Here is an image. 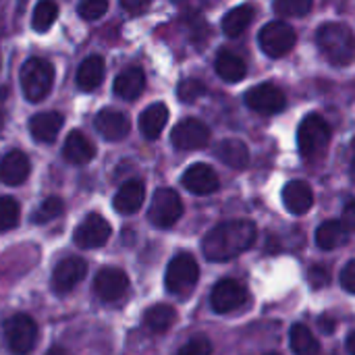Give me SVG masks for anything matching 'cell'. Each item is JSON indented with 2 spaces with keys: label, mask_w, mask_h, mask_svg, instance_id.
Instances as JSON below:
<instances>
[{
  "label": "cell",
  "mask_w": 355,
  "mask_h": 355,
  "mask_svg": "<svg viewBox=\"0 0 355 355\" xmlns=\"http://www.w3.org/2000/svg\"><path fill=\"white\" fill-rule=\"evenodd\" d=\"M308 281L314 289H322V287H329L331 283V270L327 264H314L310 270H308Z\"/></svg>",
  "instance_id": "8d00e7d4"
},
{
  "label": "cell",
  "mask_w": 355,
  "mask_h": 355,
  "mask_svg": "<svg viewBox=\"0 0 355 355\" xmlns=\"http://www.w3.org/2000/svg\"><path fill=\"white\" fill-rule=\"evenodd\" d=\"M31 173L29 158L21 150H10L0 160V181L4 185H23Z\"/></svg>",
  "instance_id": "e0dca14e"
},
{
  "label": "cell",
  "mask_w": 355,
  "mask_h": 355,
  "mask_svg": "<svg viewBox=\"0 0 355 355\" xmlns=\"http://www.w3.org/2000/svg\"><path fill=\"white\" fill-rule=\"evenodd\" d=\"M318 48L337 67H347L355 60V33L343 23H324L316 33Z\"/></svg>",
  "instance_id": "7a4b0ae2"
},
{
  "label": "cell",
  "mask_w": 355,
  "mask_h": 355,
  "mask_svg": "<svg viewBox=\"0 0 355 355\" xmlns=\"http://www.w3.org/2000/svg\"><path fill=\"white\" fill-rule=\"evenodd\" d=\"M79 15L87 21H94V19H100L106 10H108V2L106 0H85L79 4Z\"/></svg>",
  "instance_id": "d590c367"
},
{
  "label": "cell",
  "mask_w": 355,
  "mask_h": 355,
  "mask_svg": "<svg viewBox=\"0 0 355 355\" xmlns=\"http://www.w3.org/2000/svg\"><path fill=\"white\" fill-rule=\"evenodd\" d=\"M248 302V289L235 279H223L214 285L210 293V304L218 314H229L239 310Z\"/></svg>",
  "instance_id": "30bf717a"
},
{
  "label": "cell",
  "mask_w": 355,
  "mask_h": 355,
  "mask_svg": "<svg viewBox=\"0 0 355 355\" xmlns=\"http://www.w3.org/2000/svg\"><path fill=\"white\" fill-rule=\"evenodd\" d=\"M331 144V125L316 112L308 114L297 129V146L304 158H318Z\"/></svg>",
  "instance_id": "277c9868"
},
{
  "label": "cell",
  "mask_w": 355,
  "mask_h": 355,
  "mask_svg": "<svg viewBox=\"0 0 355 355\" xmlns=\"http://www.w3.org/2000/svg\"><path fill=\"white\" fill-rule=\"evenodd\" d=\"M347 229L339 220H327L316 231V245L324 252L337 250L347 243Z\"/></svg>",
  "instance_id": "484cf974"
},
{
  "label": "cell",
  "mask_w": 355,
  "mask_h": 355,
  "mask_svg": "<svg viewBox=\"0 0 355 355\" xmlns=\"http://www.w3.org/2000/svg\"><path fill=\"white\" fill-rule=\"evenodd\" d=\"M4 339L12 355H27L37 341V324L27 314L10 316L4 322Z\"/></svg>",
  "instance_id": "8992f818"
},
{
  "label": "cell",
  "mask_w": 355,
  "mask_h": 355,
  "mask_svg": "<svg viewBox=\"0 0 355 355\" xmlns=\"http://www.w3.org/2000/svg\"><path fill=\"white\" fill-rule=\"evenodd\" d=\"M62 210H64V204H62L60 198H46V200L37 206V210L33 212L31 220H33L35 225H46L48 220L58 218V216L62 214Z\"/></svg>",
  "instance_id": "d6a6232c"
},
{
  "label": "cell",
  "mask_w": 355,
  "mask_h": 355,
  "mask_svg": "<svg viewBox=\"0 0 355 355\" xmlns=\"http://www.w3.org/2000/svg\"><path fill=\"white\" fill-rule=\"evenodd\" d=\"M144 89H146V75L139 67H129L123 73H119L112 85L114 96H119L121 100H135L144 94Z\"/></svg>",
  "instance_id": "44dd1931"
},
{
  "label": "cell",
  "mask_w": 355,
  "mask_h": 355,
  "mask_svg": "<svg viewBox=\"0 0 355 355\" xmlns=\"http://www.w3.org/2000/svg\"><path fill=\"white\" fill-rule=\"evenodd\" d=\"M144 200H146V187L141 181L133 179L121 185V189L116 191L112 200V206L121 214H135L141 208Z\"/></svg>",
  "instance_id": "ffe728a7"
},
{
  "label": "cell",
  "mask_w": 355,
  "mask_h": 355,
  "mask_svg": "<svg viewBox=\"0 0 355 355\" xmlns=\"http://www.w3.org/2000/svg\"><path fill=\"white\" fill-rule=\"evenodd\" d=\"M2 125H4V114H2V110H0V129H2Z\"/></svg>",
  "instance_id": "f6af8a7d"
},
{
  "label": "cell",
  "mask_w": 355,
  "mask_h": 355,
  "mask_svg": "<svg viewBox=\"0 0 355 355\" xmlns=\"http://www.w3.org/2000/svg\"><path fill=\"white\" fill-rule=\"evenodd\" d=\"M104 79V58L102 56H87L77 69V87L81 92H94L100 87Z\"/></svg>",
  "instance_id": "603a6c76"
},
{
  "label": "cell",
  "mask_w": 355,
  "mask_h": 355,
  "mask_svg": "<svg viewBox=\"0 0 355 355\" xmlns=\"http://www.w3.org/2000/svg\"><path fill=\"white\" fill-rule=\"evenodd\" d=\"M21 89L29 102H42L54 85V67L44 58H29L21 67Z\"/></svg>",
  "instance_id": "3957f363"
},
{
  "label": "cell",
  "mask_w": 355,
  "mask_h": 355,
  "mask_svg": "<svg viewBox=\"0 0 355 355\" xmlns=\"http://www.w3.org/2000/svg\"><path fill=\"white\" fill-rule=\"evenodd\" d=\"M283 204L291 214H306L314 204V191L302 179L289 181L283 187Z\"/></svg>",
  "instance_id": "ac0fdd59"
},
{
  "label": "cell",
  "mask_w": 355,
  "mask_h": 355,
  "mask_svg": "<svg viewBox=\"0 0 355 355\" xmlns=\"http://www.w3.org/2000/svg\"><path fill=\"white\" fill-rule=\"evenodd\" d=\"M85 272H87L85 260H81L77 256L64 258L62 262H58V266L52 272V287H54V291L56 293H69L71 289H75L83 281Z\"/></svg>",
  "instance_id": "5bb4252c"
},
{
  "label": "cell",
  "mask_w": 355,
  "mask_h": 355,
  "mask_svg": "<svg viewBox=\"0 0 355 355\" xmlns=\"http://www.w3.org/2000/svg\"><path fill=\"white\" fill-rule=\"evenodd\" d=\"M347 352H349V355H355V331H352L347 337Z\"/></svg>",
  "instance_id": "7bdbcfd3"
},
{
  "label": "cell",
  "mask_w": 355,
  "mask_h": 355,
  "mask_svg": "<svg viewBox=\"0 0 355 355\" xmlns=\"http://www.w3.org/2000/svg\"><path fill=\"white\" fill-rule=\"evenodd\" d=\"M183 187L196 196H210L214 193L218 187H220V179L216 175V171L204 162H198V164H191L185 173H183V179H181Z\"/></svg>",
  "instance_id": "4fadbf2b"
},
{
  "label": "cell",
  "mask_w": 355,
  "mask_h": 355,
  "mask_svg": "<svg viewBox=\"0 0 355 355\" xmlns=\"http://www.w3.org/2000/svg\"><path fill=\"white\" fill-rule=\"evenodd\" d=\"M181 216H183V202H181L179 193L175 189H168V187L156 189L152 204H150V210H148L150 223L156 225L158 229H168Z\"/></svg>",
  "instance_id": "52a82bcc"
},
{
  "label": "cell",
  "mask_w": 355,
  "mask_h": 355,
  "mask_svg": "<svg viewBox=\"0 0 355 355\" xmlns=\"http://www.w3.org/2000/svg\"><path fill=\"white\" fill-rule=\"evenodd\" d=\"M258 42H260V48L264 50V54H268L272 58H281L293 50V46L297 42V33L285 21H272L260 29Z\"/></svg>",
  "instance_id": "ba28073f"
},
{
  "label": "cell",
  "mask_w": 355,
  "mask_h": 355,
  "mask_svg": "<svg viewBox=\"0 0 355 355\" xmlns=\"http://www.w3.org/2000/svg\"><path fill=\"white\" fill-rule=\"evenodd\" d=\"M110 225L104 216L100 214H87L85 220L75 229V243L81 248V250H96V248H102L108 239H110Z\"/></svg>",
  "instance_id": "7c38bea8"
},
{
  "label": "cell",
  "mask_w": 355,
  "mask_h": 355,
  "mask_svg": "<svg viewBox=\"0 0 355 355\" xmlns=\"http://www.w3.org/2000/svg\"><path fill=\"white\" fill-rule=\"evenodd\" d=\"M289 343L295 355H320V343L304 324H295L289 333Z\"/></svg>",
  "instance_id": "f546056e"
},
{
  "label": "cell",
  "mask_w": 355,
  "mask_h": 355,
  "mask_svg": "<svg viewBox=\"0 0 355 355\" xmlns=\"http://www.w3.org/2000/svg\"><path fill=\"white\" fill-rule=\"evenodd\" d=\"M94 127L108 141L125 139L129 135V131H131V123H129L127 114H123L119 110H112V108L100 110L96 114V119H94Z\"/></svg>",
  "instance_id": "2e32d148"
},
{
  "label": "cell",
  "mask_w": 355,
  "mask_h": 355,
  "mask_svg": "<svg viewBox=\"0 0 355 355\" xmlns=\"http://www.w3.org/2000/svg\"><path fill=\"white\" fill-rule=\"evenodd\" d=\"M206 94V85L200 79H183L177 87V96L185 104H193Z\"/></svg>",
  "instance_id": "836d02e7"
},
{
  "label": "cell",
  "mask_w": 355,
  "mask_h": 355,
  "mask_svg": "<svg viewBox=\"0 0 355 355\" xmlns=\"http://www.w3.org/2000/svg\"><path fill=\"white\" fill-rule=\"evenodd\" d=\"M256 225L250 220H227L216 225L202 239V252L212 262L237 258L256 241Z\"/></svg>",
  "instance_id": "6da1fadb"
},
{
  "label": "cell",
  "mask_w": 355,
  "mask_h": 355,
  "mask_svg": "<svg viewBox=\"0 0 355 355\" xmlns=\"http://www.w3.org/2000/svg\"><path fill=\"white\" fill-rule=\"evenodd\" d=\"M214 69H216L218 77L225 79V81H229V83L241 81L245 77V71H248L243 58H239L231 50H220L218 52L216 62H214Z\"/></svg>",
  "instance_id": "4316f807"
},
{
  "label": "cell",
  "mask_w": 355,
  "mask_h": 355,
  "mask_svg": "<svg viewBox=\"0 0 355 355\" xmlns=\"http://www.w3.org/2000/svg\"><path fill=\"white\" fill-rule=\"evenodd\" d=\"M56 17H58V6H56L54 2H50V0H42V2H37L35 8H33L31 27H33L35 31H40V33H42V31H48V29L54 25Z\"/></svg>",
  "instance_id": "4dcf8cb0"
},
{
  "label": "cell",
  "mask_w": 355,
  "mask_h": 355,
  "mask_svg": "<svg viewBox=\"0 0 355 355\" xmlns=\"http://www.w3.org/2000/svg\"><path fill=\"white\" fill-rule=\"evenodd\" d=\"M121 6H123L127 12H131V15H139V12H144V10L150 8V2H146V0H144V2H133V0L129 2V0H123Z\"/></svg>",
  "instance_id": "60d3db41"
},
{
  "label": "cell",
  "mask_w": 355,
  "mask_h": 355,
  "mask_svg": "<svg viewBox=\"0 0 355 355\" xmlns=\"http://www.w3.org/2000/svg\"><path fill=\"white\" fill-rule=\"evenodd\" d=\"M354 173H355V162H354Z\"/></svg>",
  "instance_id": "7dc6e473"
},
{
  "label": "cell",
  "mask_w": 355,
  "mask_h": 355,
  "mask_svg": "<svg viewBox=\"0 0 355 355\" xmlns=\"http://www.w3.org/2000/svg\"><path fill=\"white\" fill-rule=\"evenodd\" d=\"M177 320V312L175 308L166 306V304H156L152 308H148V312L144 314V322L152 333H164L168 331Z\"/></svg>",
  "instance_id": "f1b7e54d"
},
{
  "label": "cell",
  "mask_w": 355,
  "mask_h": 355,
  "mask_svg": "<svg viewBox=\"0 0 355 355\" xmlns=\"http://www.w3.org/2000/svg\"><path fill=\"white\" fill-rule=\"evenodd\" d=\"M343 227H345L347 231L355 233V200L354 202H349V204L345 206V210H343Z\"/></svg>",
  "instance_id": "ab89813d"
},
{
  "label": "cell",
  "mask_w": 355,
  "mask_h": 355,
  "mask_svg": "<svg viewBox=\"0 0 355 355\" xmlns=\"http://www.w3.org/2000/svg\"><path fill=\"white\" fill-rule=\"evenodd\" d=\"M129 289V279L121 268H102L94 279V291L102 302H116Z\"/></svg>",
  "instance_id": "9a60e30c"
},
{
  "label": "cell",
  "mask_w": 355,
  "mask_h": 355,
  "mask_svg": "<svg viewBox=\"0 0 355 355\" xmlns=\"http://www.w3.org/2000/svg\"><path fill=\"white\" fill-rule=\"evenodd\" d=\"M266 355H281V354H275V352H272V354H266Z\"/></svg>",
  "instance_id": "bcb514c9"
},
{
  "label": "cell",
  "mask_w": 355,
  "mask_h": 355,
  "mask_svg": "<svg viewBox=\"0 0 355 355\" xmlns=\"http://www.w3.org/2000/svg\"><path fill=\"white\" fill-rule=\"evenodd\" d=\"M245 104L260 114H277L287 106V98L281 87L266 81L245 94Z\"/></svg>",
  "instance_id": "8fae6325"
},
{
  "label": "cell",
  "mask_w": 355,
  "mask_h": 355,
  "mask_svg": "<svg viewBox=\"0 0 355 355\" xmlns=\"http://www.w3.org/2000/svg\"><path fill=\"white\" fill-rule=\"evenodd\" d=\"M318 324H320L322 333H327V335H333V331H335V320H331L329 316H322V318L318 320Z\"/></svg>",
  "instance_id": "b9f144b4"
},
{
  "label": "cell",
  "mask_w": 355,
  "mask_h": 355,
  "mask_svg": "<svg viewBox=\"0 0 355 355\" xmlns=\"http://www.w3.org/2000/svg\"><path fill=\"white\" fill-rule=\"evenodd\" d=\"M168 123V108L162 102L148 106L139 116V129L148 139H158Z\"/></svg>",
  "instance_id": "cb8c5ba5"
},
{
  "label": "cell",
  "mask_w": 355,
  "mask_h": 355,
  "mask_svg": "<svg viewBox=\"0 0 355 355\" xmlns=\"http://www.w3.org/2000/svg\"><path fill=\"white\" fill-rule=\"evenodd\" d=\"M198 279H200V266L191 254H179L168 262L164 283L171 293L185 295V293L193 291Z\"/></svg>",
  "instance_id": "5b68a950"
},
{
  "label": "cell",
  "mask_w": 355,
  "mask_h": 355,
  "mask_svg": "<svg viewBox=\"0 0 355 355\" xmlns=\"http://www.w3.org/2000/svg\"><path fill=\"white\" fill-rule=\"evenodd\" d=\"M62 114L60 112H40V114H33L31 121H29V131L33 135L35 141H42V144H50L56 139V135L60 133L62 129Z\"/></svg>",
  "instance_id": "d6986e66"
},
{
  "label": "cell",
  "mask_w": 355,
  "mask_h": 355,
  "mask_svg": "<svg viewBox=\"0 0 355 355\" xmlns=\"http://www.w3.org/2000/svg\"><path fill=\"white\" fill-rule=\"evenodd\" d=\"M21 218V206L15 198L2 196L0 198V233L10 231L19 225Z\"/></svg>",
  "instance_id": "1f68e13d"
},
{
  "label": "cell",
  "mask_w": 355,
  "mask_h": 355,
  "mask_svg": "<svg viewBox=\"0 0 355 355\" xmlns=\"http://www.w3.org/2000/svg\"><path fill=\"white\" fill-rule=\"evenodd\" d=\"M216 156L229 168H235V171H241L250 164V150L239 139H223L216 148Z\"/></svg>",
  "instance_id": "d4e9b609"
},
{
  "label": "cell",
  "mask_w": 355,
  "mask_h": 355,
  "mask_svg": "<svg viewBox=\"0 0 355 355\" xmlns=\"http://www.w3.org/2000/svg\"><path fill=\"white\" fill-rule=\"evenodd\" d=\"M62 156H64L67 162L83 166V164H87L96 156V148H94V144L81 131H71L69 137L64 139Z\"/></svg>",
  "instance_id": "7402d4cb"
},
{
  "label": "cell",
  "mask_w": 355,
  "mask_h": 355,
  "mask_svg": "<svg viewBox=\"0 0 355 355\" xmlns=\"http://www.w3.org/2000/svg\"><path fill=\"white\" fill-rule=\"evenodd\" d=\"M252 19H254V8L250 4L235 6V8H231L225 15V19H223V31L229 37H237V35H241L250 27Z\"/></svg>",
  "instance_id": "83f0119b"
},
{
  "label": "cell",
  "mask_w": 355,
  "mask_h": 355,
  "mask_svg": "<svg viewBox=\"0 0 355 355\" xmlns=\"http://www.w3.org/2000/svg\"><path fill=\"white\" fill-rule=\"evenodd\" d=\"M46 355H69V352H67L64 347H60V345H54L52 349H48V354Z\"/></svg>",
  "instance_id": "ee69618b"
},
{
  "label": "cell",
  "mask_w": 355,
  "mask_h": 355,
  "mask_svg": "<svg viewBox=\"0 0 355 355\" xmlns=\"http://www.w3.org/2000/svg\"><path fill=\"white\" fill-rule=\"evenodd\" d=\"M275 10L281 17H304L312 10L310 0H279L275 2Z\"/></svg>",
  "instance_id": "e575fe53"
},
{
  "label": "cell",
  "mask_w": 355,
  "mask_h": 355,
  "mask_svg": "<svg viewBox=\"0 0 355 355\" xmlns=\"http://www.w3.org/2000/svg\"><path fill=\"white\" fill-rule=\"evenodd\" d=\"M210 141V129L198 119H183L171 133V144L181 152H193Z\"/></svg>",
  "instance_id": "9c48e42d"
},
{
  "label": "cell",
  "mask_w": 355,
  "mask_h": 355,
  "mask_svg": "<svg viewBox=\"0 0 355 355\" xmlns=\"http://www.w3.org/2000/svg\"><path fill=\"white\" fill-rule=\"evenodd\" d=\"M341 285L345 291L355 293V260L347 262V266L341 270Z\"/></svg>",
  "instance_id": "f35d334b"
},
{
  "label": "cell",
  "mask_w": 355,
  "mask_h": 355,
  "mask_svg": "<svg viewBox=\"0 0 355 355\" xmlns=\"http://www.w3.org/2000/svg\"><path fill=\"white\" fill-rule=\"evenodd\" d=\"M212 354V343L206 337H196L187 341L177 355H210Z\"/></svg>",
  "instance_id": "74e56055"
}]
</instances>
